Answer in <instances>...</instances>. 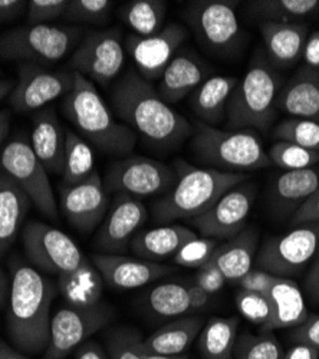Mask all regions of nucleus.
<instances>
[{"label": "nucleus", "mask_w": 319, "mask_h": 359, "mask_svg": "<svg viewBox=\"0 0 319 359\" xmlns=\"http://www.w3.org/2000/svg\"><path fill=\"white\" fill-rule=\"evenodd\" d=\"M95 171V156L91 145L76 133L67 130L65 161L61 187L75 186Z\"/></svg>", "instance_id": "f704fd0d"}, {"label": "nucleus", "mask_w": 319, "mask_h": 359, "mask_svg": "<svg viewBox=\"0 0 319 359\" xmlns=\"http://www.w3.org/2000/svg\"><path fill=\"white\" fill-rule=\"evenodd\" d=\"M172 168L177 172L176 184L154 204V217L158 223L196 219L206 213L224 193L247 180V174L200 168L184 160L174 161Z\"/></svg>", "instance_id": "7ed1b4c3"}, {"label": "nucleus", "mask_w": 319, "mask_h": 359, "mask_svg": "<svg viewBox=\"0 0 319 359\" xmlns=\"http://www.w3.org/2000/svg\"><path fill=\"white\" fill-rule=\"evenodd\" d=\"M276 107L291 116L319 123V71L301 67L280 88Z\"/></svg>", "instance_id": "5701e85b"}, {"label": "nucleus", "mask_w": 319, "mask_h": 359, "mask_svg": "<svg viewBox=\"0 0 319 359\" xmlns=\"http://www.w3.org/2000/svg\"><path fill=\"white\" fill-rule=\"evenodd\" d=\"M197 234L182 224H165L150 230L138 231L130 249L133 253L142 260L160 263L168 257H174L176 253Z\"/></svg>", "instance_id": "393cba45"}, {"label": "nucleus", "mask_w": 319, "mask_h": 359, "mask_svg": "<svg viewBox=\"0 0 319 359\" xmlns=\"http://www.w3.org/2000/svg\"><path fill=\"white\" fill-rule=\"evenodd\" d=\"M125 64L124 35L120 27L86 34L71 57V67L83 78L108 85Z\"/></svg>", "instance_id": "4468645a"}, {"label": "nucleus", "mask_w": 319, "mask_h": 359, "mask_svg": "<svg viewBox=\"0 0 319 359\" xmlns=\"http://www.w3.org/2000/svg\"><path fill=\"white\" fill-rule=\"evenodd\" d=\"M238 329V318H210L197 338L203 359H233Z\"/></svg>", "instance_id": "2f4dec72"}, {"label": "nucleus", "mask_w": 319, "mask_h": 359, "mask_svg": "<svg viewBox=\"0 0 319 359\" xmlns=\"http://www.w3.org/2000/svg\"><path fill=\"white\" fill-rule=\"evenodd\" d=\"M107 355L109 359H144L147 355L144 338L130 327L112 331L107 338Z\"/></svg>", "instance_id": "79ce46f5"}, {"label": "nucleus", "mask_w": 319, "mask_h": 359, "mask_svg": "<svg viewBox=\"0 0 319 359\" xmlns=\"http://www.w3.org/2000/svg\"><path fill=\"white\" fill-rule=\"evenodd\" d=\"M283 359H319V351L304 344H297L285 352Z\"/></svg>", "instance_id": "4d7b16f0"}, {"label": "nucleus", "mask_w": 319, "mask_h": 359, "mask_svg": "<svg viewBox=\"0 0 319 359\" xmlns=\"http://www.w3.org/2000/svg\"><path fill=\"white\" fill-rule=\"evenodd\" d=\"M9 297V280L5 272L0 269V309H2Z\"/></svg>", "instance_id": "052dcab7"}, {"label": "nucleus", "mask_w": 319, "mask_h": 359, "mask_svg": "<svg viewBox=\"0 0 319 359\" xmlns=\"http://www.w3.org/2000/svg\"><path fill=\"white\" fill-rule=\"evenodd\" d=\"M0 174L12 178L46 219L57 222L60 215L48 171L34 153L31 141L25 135L12 138L2 148Z\"/></svg>", "instance_id": "6e6552de"}, {"label": "nucleus", "mask_w": 319, "mask_h": 359, "mask_svg": "<svg viewBox=\"0 0 319 359\" xmlns=\"http://www.w3.org/2000/svg\"><path fill=\"white\" fill-rule=\"evenodd\" d=\"M283 348L271 331L257 335L243 334L238 337L235 346L236 359H283Z\"/></svg>", "instance_id": "58836bf2"}, {"label": "nucleus", "mask_w": 319, "mask_h": 359, "mask_svg": "<svg viewBox=\"0 0 319 359\" xmlns=\"http://www.w3.org/2000/svg\"><path fill=\"white\" fill-rule=\"evenodd\" d=\"M83 31L65 25H26L0 36V59L46 65L61 61L79 42Z\"/></svg>", "instance_id": "0eeeda50"}, {"label": "nucleus", "mask_w": 319, "mask_h": 359, "mask_svg": "<svg viewBox=\"0 0 319 359\" xmlns=\"http://www.w3.org/2000/svg\"><path fill=\"white\" fill-rule=\"evenodd\" d=\"M249 8L264 22L294 23L319 9V0H257Z\"/></svg>", "instance_id": "c9c22d12"}, {"label": "nucleus", "mask_w": 319, "mask_h": 359, "mask_svg": "<svg viewBox=\"0 0 319 359\" xmlns=\"http://www.w3.org/2000/svg\"><path fill=\"white\" fill-rule=\"evenodd\" d=\"M254 197L256 187L246 180L224 193L206 213L189 222L203 237L231 238L246 229Z\"/></svg>", "instance_id": "dca6fc26"}, {"label": "nucleus", "mask_w": 319, "mask_h": 359, "mask_svg": "<svg viewBox=\"0 0 319 359\" xmlns=\"http://www.w3.org/2000/svg\"><path fill=\"white\" fill-rule=\"evenodd\" d=\"M67 130L62 127L56 111L46 107L34 115L31 145L45 170L52 174L64 172Z\"/></svg>", "instance_id": "4be33fe9"}, {"label": "nucleus", "mask_w": 319, "mask_h": 359, "mask_svg": "<svg viewBox=\"0 0 319 359\" xmlns=\"http://www.w3.org/2000/svg\"><path fill=\"white\" fill-rule=\"evenodd\" d=\"M191 149L201 163L219 171L246 174L272 165L253 130H220L197 121Z\"/></svg>", "instance_id": "39448f33"}, {"label": "nucleus", "mask_w": 319, "mask_h": 359, "mask_svg": "<svg viewBox=\"0 0 319 359\" xmlns=\"http://www.w3.org/2000/svg\"><path fill=\"white\" fill-rule=\"evenodd\" d=\"M272 135L279 141H287L312 151H319V123L311 119L285 118L273 128Z\"/></svg>", "instance_id": "4c0bfd02"}, {"label": "nucleus", "mask_w": 319, "mask_h": 359, "mask_svg": "<svg viewBox=\"0 0 319 359\" xmlns=\"http://www.w3.org/2000/svg\"><path fill=\"white\" fill-rule=\"evenodd\" d=\"M61 210L81 233H91L107 216L109 198L102 178L94 171L83 182L61 187Z\"/></svg>", "instance_id": "6ab92c4d"}, {"label": "nucleus", "mask_w": 319, "mask_h": 359, "mask_svg": "<svg viewBox=\"0 0 319 359\" xmlns=\"http://www.w3.org/2000/svg\"><path fill=\"white\" fill-rule=\"evenodd\" d=\"M144 359H189V355L187 353H183V355H160V353L147 352V355Z\"/></svg>", "instance_id": "e2e57ef3"}, {"label": "nucleus", "mask_w": 319, "mask_h": 359, "mask_svg": "<svg viewBox=\"0 0 319 359\" xmlns=\"http://www.w3.org/2000/svg\"><path fill=\"white\" fill-rule=\"evenodd\" d=\"M147 219V207L140 198L128 194H115L97 233V248L107 252V255L125 252Z\"/></svg>", "instance_id": "a211bd4d"}, {"label": "nucleus", "mask_w": 319, "mask_h": 359, "mask_svg": "<svg viewBox=\"0 0 319 359\" xmlns=\"http://www.w3.org/2000/svg\"><path fill=\"white\" fill-rule=\"evenodd\" d=\"M22 241L27 260L39 272L62 276L88 262L68 234L42 222H29L22 230Z\"/></svg>", "instance_id": "9d476101"}, {"label": "nucleus", "mask_w": 319, "mask_h": 359, "mask_svg": "<svg viewBox=\"0 0 319 359\" xmlns=\"http://www.w3.org/2000/svg\"><path fill=\"white\" fill-rule=\"evenodd\" d=\"M291 223L294 226L319 223V189L297 208Z\"/></svg>", "instance_id": "8fccbe9b"}, {"label": "nucleus", "mask_w": 319, "mask_h": 359, "mask_svg": "<svg viewBox=\"0 0 319 359\" xmlns=\"http://www.w3.org/2000/svg\"><path fill=\"white\" fill-rule=\"evenodd\" d=\"M239 313L259 326L262 331L272 332V308L269 297L265 293H256L240 289L235 297Z\"/></svg>", "instance_id": "a19ab883"}, {"label": "nucleus", "mask_w": 319, "mask_h": 359, "mask_svg": "<svg viewBox=\"0 0 319 359\" xmlns=\"http://www.w3.org/2000/svg\"><path fill=\"white\" fill-rule=\"evenodd\" d=\"M279 91V75L271 62L257 53L231 93L226 112L229 130L268 131L275 118Z\"/></svg>", "instance_id": "423d86ee"}, {"label": "nucleus", "mask_w": 319, "mask_h": 359, "mask_svg": "<svg viewBox=\"0 0 319 359\" xmlns=\"http://www.w3.org/2000/svg\"><path fill=\"white\" fill-rule=\"evenodd\" d=\"M75 359H109L105 349L97 342H85L76 349Z\"/></svg>", "instance_id": "6e6d98bb"}, {"label": "nucleus", "mask_w": 319, "mask_h": 359, "mask_svg": "<svg viewBox=\"0 0 319 359\" xmlns=\"http://www.w3.org/2000/svg\"><path fill=\"white\" fill-rule=\"evenodd\" d=\"M112 318L114 308L104 301L91 306L65 305L60 308L50 319L49 342L43 359H65L105 327Z\"/></svg>", "instance_id": "1a4fd4ad"}, {"label": "nucleus", "mask_w": 319, "mask_h": 359, "mask_svg": "<svg viewBox=\"0 0 319 359\" xmlns=\"http://www.w3.org/2000/svg\"><path fill=\"white\" fill-rule=\"evenodd\" d=\"M219 248V243L216 238L209 237H196L193 241L187 242L177 253L172 257L174 263L190 267V269H198L203 264H206L215 255L216 249Z\"/></svg>", "instance_id": "c03bdc74"}, {"label": "nucleus", "mask_w": 319, "mask_h": 359, "mask_svg": "<svg viewBox=\"0 0 319 359\" xmlns=\"http://www.w3.org/2000/svg\"><path fill=\"white\" fill-rule=\"evenodd\" d=\"M16 82L15 81H9V79H0V104L6 98L11 97L12 91L15 89Z\"/></svg>", "instance_id": "680f3d73"}, {"label": "nucleus", "mask_w": 319, "mask_h": 359, "mask_svg": "<svg viewBox=\"0 0 319 359\" xmlns=\"http://www.w3.org/2000/svg\"><path fill=\"white\" fill-rule=\"evenodd\" d=\"M167 2L164 0H133L121 8V19L137 36H151L164 27Z\"/></svg>", "instance_id": "72a5a7b5"}, {"label": "nucleus", "mask_w": 319, "mask_h": 359, "mask_svg": "<svg viewBox=\"0 0 319 359\" xmlns=\"http://www.w3.org/2000/svg\"><path fill=\"white\" fill-rule=\"evenodd\" d=\"M112 8L111 0H71L64 19L71 23L102 26L108 23Z\"/></svg>", "instance_id": "37998d69"}, {"label": "nucleus", "mask_w": 319, "mask_h": 359, "mask_svg": "<svg viewBox=\"0 0 319 359\" xmlns=\"http://www.w3.org/2000/svg\"><path fill=\"white\" fill-rule=\"evenodd\" d=\"M184 19L197 41L215 55H229L239 45L238 2L197 0L186 8Z\"/></svg>", "instance_id": "9b49d317"}, {"label": "nucleus", "mask_w": 319, "mask_h": 359, "mask_svg": "<svg viewBox=\"0 0 319 359\" xmlns=\"http://www.w3.org/2000/svg\"><path fill=\"white\" fill-rule=\"evenodd\" d=\"M0 72H2V68H0Z\"/></svg>", "instance_id": "0e129e2a"}, {"label": "nucleus", "mask_w": 319, "mask_h": 359, "mask_svg": "<svg viewBox=\"0 0 319 359\" xmlns=\"http://www.w3.org/2000/svg\"><path fill=\"white\" fill-rule=\"evenodd\" d=\"M62 105L79 134L101 153L118 157L133 153L137 144L135 131L115 119L94 82L74 72V86L64 97Z\"/></svg>", "instance_id": "20e7f679"}, {"label": "nucleus", "mask_w": 319, "mask_h": 359, "mask_svg": "<svg viewBox=\"0 0 319 359\" xmlns=\"http://www.w3.org/2000/svg\"><path fill=\"white\" fill-rule=\"evenodd\" d=\"M226 282V278L212 259L206 264L198 267L194 278V283H197L201 289H205L210 296L219 293L224 287Z\"/></svg>", "instance_id": "49530a36"}, {"label": "nucleus", "mask_w": 319, "mask_h": 359, "mask_svg": "<svg viewBox=\"0 0 319 359\" xmlns=\"http://www.w3.org/2000/svg\"><path fill=\"white\" fill-rule=\"evenodd\" d=\"M187 286V293H189V302H190V312H197L201 311L203 308H206L210 302V294L201 289L197 283H190Z\"/></svg>", "instance_id": "864d4df0"}, {"label": "nucleus", "mask_w": 319, "mask_h": 359, "mask_svg": "<svg viewBox=\"0 0 319 359\" xmlns=\"http://www.w3.org/2000/svg\"><path fill=\"white\" fill-rule=\"evenodd\" d=\"M74 86V71H50L35 64H22L19 79L9 97L13 111L27 114L65 97Z\"/></svg>", "instance_id": "2eb2a0df"}, {"label": "nucleus", "mask_w": 319, "mask_h": 359, "mask_svg": "<svg viewBox=\"0 0 319 359\" xmlns=\"http://www.w3.org/2000/svg\"><path fill=\"white\" fill-rule=\"evenodd\" d=\"M259 234L253 227H246L238 236L229 238L224 245H219L212 260L229 282H239L252 271L257 255Z\"/></svg>", "instance_id": "bb28decb"}, {"label": "nucleus", "mask_w": 319, "mask_h": 359, "mask_svg": "<svg viewBox=\"0 0 319 359\" xmlns=\"http://www.w3.org/2000/svg\"><path fill=\"white\" fill-rule=\"evenodd\" d=\"M69 0H31L27 2V25H48L64 18Z\"/></svg>", "instance_id": "a18cd8bd"}, {"label": "nucleus", "mask_w": 319, "mask_h": 359, "mask_svg": "<svg viewBox=\"0 0 319 359\" xmlns=\"http://www.w3.org/2000/svg\"><path fill=\"white\" fill-rule=\"evenodd\" d=\"M104 279L93 262H86L78 271L57 276V293L69 306H91L101 302Z\"/></svg>", "instance_id": "7c9ffc66"}, {"label": "nucleus", "mask_w": 319, "mask_h": 359, "mask_svg": "<svg viewBox=\"0 0 319 359\" xmlns=\"http://www.w3.org/2000/svg\"><path fill=\"white\" fill-rule=\"evenodd\" d=\"M272 164L283 168L285 171L304 170L315 167L319 163V151L299 147L287 141H276L268 151Z\"/></svg>", "instance_id": "ea45409f"}, {"label": "nucleus", "mask_w": 319, "mask_h": 359, "mask_svg": "<svg viewBox=\"0 0 319 359\" xmlns=\"http://www.w3.org/2000/svg\"><path fill=\"white\" fill-rule=\"evenodd\" d=\"M305 289L308 296L311 297V301L319 305V255L306 275Z\"/></svg>", "instance_id": "5fc2aeb1"}, {"label": "nucleus", "mask_w": 319, "mask_h": 359, "mask_svg": "<svg viewBox=\"0 0 319 359\" xmlns=\"http://www.w3.org/2000/svg\"><path fill=\"white\" fill-rule=\"evenodd\" d=\"M32 201L5 174H0V257L13 246Z\"/></svg>", "instance_id": "cd10ccee"}, {"label": "nucleus", "mask_w": 319, "mask_h": 359, "mask_svg": "<svg viewBox=\"0 0 319 359\" xmlns=\"http://www.w3.org/2000/svg\"><path fill=\"white\" fill-rule=\"evenodd\" d=\"M111 102L135 134L158 148H176L194 133L187 119L165 104L150 81L134 69H128L115 82Z\"/></svg>", "instance_id": "f257e3e1"}, {"label": "nucleus", "mask_w": 319, "mask_h": 359, "mask_svg": "<svg viewBox=\"0 0 319 359\" xmlns=\"http://www.w3.org/2000/svg\"><path fill=\"white\" fill-rule=\"evenodd\" d=\"M292 338L297 344H304L319 351V315L308 316L301 325L295 327Z\"/></svg>", "instance_id": "09e8293b"}, {"label": "nucleus", "mask_w": 319, "mask_h": 359, "mask_svg": "<svg viewBox=\"0 0 319 359\" xmlns=\"http://www.w3.org/2000/svg\"><path fill=\"white\" fill-rule=\"evenodd\" d=\"M209 72L208 65L197 55L180 52L163 71L156 91L165 104H177L210 78Z\"/></svg>", "instance_id": "412c9836"}, {"label": "nucleus", "mask_w": 319, "mask_h": 359, "mask_svg": "<svg viewBox=\"0 0 319 359\" xmlns=\"http://www.w3.org/2000/svg\"><path fill=\"white\" fill-rule=\"evenodd\" d=\"M239 79L233 76L213 75L203 82L190 95V107L198 121L217 127L226 119L227 105Z\"/></svg>", "instance_id": "a878e982"}, {"label": "nucleus", "mask_w": 319, "mask_h": 359, "mask_svg": "<svg viewBox=\"0 0 319 359\" xmlns=\"http://www.w3.org/2000/svg\"><path fill=\"white\" fill-rule=\"evenodd\" d=\"M276 278L278 276L271 275L265 271H260V269H252V271L247 272L238 283H239L240 289H243V290L268 294V292L271 290Z\"/></svg>", "instance_id": "de8ad7c7"}, {"label": "nucleus", "mask_w": 319, "mask_h": 359, "mask_svg": "<svg viewBox=\"0 0 319 359\" xmlns=\"http://www.w3.org/2000/svg\"><path fill=\"white\" fill-rule=\"evenodd\" d=\"M268 297L272 308V331L297 327L309 316L304 293L292 279L278 276Z\"/></svg>", "instance_id": "c756f323"}, {"label": "nucleus", "mask_w": 319, "mask_h": 359, "mask_svg": "<svg viewBox=\"0 0 319 359\" xmlns=\"http://www.w3.org/2000/svg\"><path fill=\"white\" fill-rule=\"evenodd\" d=\"M0 359H32V358L26 356L20 351L11 348L5 341L0 339Z\"/></svg>", "instance_id": "13d9d810"}, {"label": "nucleus", "mask_w": 319, "mask_h": 359, "mask_svg": "<svg viewBox=\"0 0 319 359\" xmlns=\"http://www.w3.org/2000/svg\"><path fill=\"white\" fill-rule=\"evenodd\" d=\"M8 335L22 353H39L46 349L50 331V306L57 286L19 259L9 263Z\"/></svg>", "instance_id": "f03ea898"}, {"label": "nucleus", "mask_w": 319, "mask_h": 359, "mask_svg": "<svg viewBox=\"0 0 319 359\" xmlns=\"http://www.w3.org/2000/svg\"><path fill=\"white\" fill-rule=\"evenodd\" d=\"M11 131V112L8 109L0 111V147L4 145Z\"/></svg>", "instance_id": "bf43d9fd"}, {"label": "nucleus", "mask_w": 319, "mask_h": 359, "mask_svg": "<svg viewBox=\"0 0 319 359\" xmlns=\"http://www.w3.org/2000/svg\"><path fill=\"white\" fill-rule=\"evenodd\" d=\"M319 189V170L315 167L283 171L275 180L273 193L280 204L297 208Z\"/></svg>", "instance_id": "473e14b6"}, {"label": "nucleus", "mask_w": 319, "mask_h": 359, "mask_svg": "<svg viewBox=\"0 0 319 359\" xmlns=\"http://www.w3.org/2000/svg\"><path fill=\"white\" fill-rule=\"evenodd\" d=\"M319 250V223L295 226L291 231L271 237L256 255V264L279 278L301 273Z\"/></svg>", "instance_id": "f8f14e48"}, {"label": "nucleus", "mask_w": 319, "mask_h": 359, "mask_svg": "<svg viewBox=\"0 0 319 359\" xmlns=\"http://www.w3.org/2000/svg\"><path fill=\"white\" fill-rule=\"evenodd\" d=\"M189 38V31L179 25L170 23L151 36L130 35L124 39V48L133 57L137 72L147 81L160 79L171 59L179 53L180 46Z\"/></svg>", "instance_id": "f3484780"}, {"label": "nucleus", "mask_w": 319, "mask_h": 359, "mask_svg": "<svg viewBox=\"0 0 319 359\" xmlns=\"http://www.w3.org/2000/svg\"><path fill=\"white\" fill-rule=\"evenodd\" d=\"M149 309L160 318H182L190 313L187 286L183 283H161L147 294Z\"/></svg>", "instance_id": "e433bc0d"}, {"label": "nucleus", "mask_w": 319, "mask_h": 359, "mask_svg": "<svg viewBox=\"0 0 319 359\" xmlns=\"http://www.w3.org/2000/svg\"><path fill=\"white\" fill-rule=\"evenodd\" d=\"M260 34L269 61L278 67H291L302 57L304 46L309 36V27L302 22H262Z\"/></svg>", "instance_id": "b1692460"}, {"label": "nucleus", "mask_w": 319, "mask_h": 359, "mask_svg": "<svg viewBox=\"0 0 319 359\" xmlns=\"http://www.w3.org/2000/svg\"><path fill=\"white\" fill-rule=\"evenodd\" d=\"M91 260L105 285L118 290L146 286L172 272L168 266L121 255H94Z\"/></svg>", "instance_id": "aec40b11"}, {"label": "nucleus", "mask_w": 319, "mask_h": 359, "mask_svg": "<svg viewBox=\"0 0 319 359\" xmlns=\"http://www.w3.org/2000/svg\"><path fill=\"white\" fill-rule=\"evenodd\" d=\"M26 9L25 0H0V23L18 19Z\"/></svg>", "instance_id": "603ef678"}, {"label": "nucleus", "mask_w": 319, "mask_h": 359, "mask_svg": "<svg viewBox=\"0 0 319 359\" xmlns=\"http://www.w3.org/2000/svg\"><path fill=\"white\" fill-rule=\"evenodd\" d=\"M177 182L172 165L149 157H125L115 161L107 171L104 187L107 193L128 194L133 197H150L165 194Z\"/></svg>", "instance_id": "ddd939ff"}, {"label": "nucleus", "mask_w": 319, "mask_h": 359, "mask_svg": "<svg viewBox=\"0 0 319 359\" xmlns=\"http://www.w3.org/2000/svg\"><path fill=\"white\" fill-rule=\"evenodd\" d=\"M302 59L304 67L319 71V31L309 34L304 46Z\"/></svg>", "instance_id": "3c124183"}, {"label": "nucleus", "mask_w": 319, "mask_h": 359, "mask_svg": "<svg viewBox=\"0 0 319 359\" xmlns=\"http://www.w3.org/2000/svg\"><path fill=\"white\" fill-rule=\"evenodd\" d=\"M205 319L200 316H182L144 338L147 352L160 355H183L198 338Z\"/></svg>", "instance_id": "c85d7f7f"}]
</instances>
